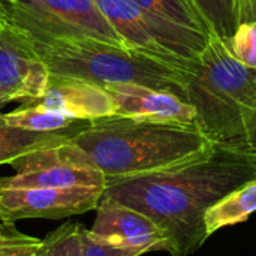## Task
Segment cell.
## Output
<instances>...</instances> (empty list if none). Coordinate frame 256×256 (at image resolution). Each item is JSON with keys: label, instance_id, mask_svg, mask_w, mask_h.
Listing matches in <instances>:
<instances>
[{"label": "cell", "instance_id": "obj_15", "mask_svg": "<svg viewBox=\"0 0 256 256\" xmlns=\"http://www.w3.org/2000/svg\"><path fill=\"white\" fill-rule=\"evenodd\" d=\"M255 212L256 178H254L225 195L220 201H218L207 210L204 216L207 236L210 237L225 226L246 222L249 216Z\"/></svg>", "mask_w": 256, "mask_h": 256}, {"label": "cell", "instance_id": "obj_18", "mask_svg": "<svg viewBox=\"0 0 256 256\" xmlns=\"http://www.w3.org/2000/svg\"><path fill=\"white\" fill-rule=\"evenodd\" d=\"M82 230L80 224H63L42 240L34 256H80Z\"/></svg>", "mask_w": 256, "mask_h": 256}, {"label": "cell", "instance_id": "obj_5", "mask_svg": "<svg viewBox=\"0 0 256 256\" xmlns=\"http://www.w3.org/2000/svg\"><path fill=\"white\" fill-rule=\"evenodd\" d=\"M9 18L48 34L129 48L94 0H2ZM130 50V48H129Z\"/></svg>", "mask_w": 256, "mask_h": 256}, {"label": "cell", "instance_id": "obj_17", "mask_svg": "<svg viewBox=\"0 0 256 256\" xmlns=\"http://www.w3.org/2000/svg\"><path fill=\"white\" fill-rule=\"evenodd\" d=\"M206 21L212 34L230 40L240 26V0H186Z\"/></svg>", "mask_w": 256, "mask_h": 256}, {"label": "cell", "instance_id": "obj_23", "mask_svg": "<svg viewBox=\"0 0 256 256\" xmlns=\"http://www.w3.org/2000/svg\"><path fill=\"white\" fill-rule=\"evenodd\" d=\"M256 22V0H240V24Z\"/></svg>", "mask_w": 256, "mask_h": 256}, {"label": "cell", "instance_id": "obj_1", "mask_svg": "<svg viewBox=\"0 0 256 256\" xmlns=\"http://www.w3.org/2000/svg\"><path fill=\"white\" fill-rule=\"evenodd\" d=\"M254 178L256 165L250 156L218 148L177 168L106 178L104 196L148 216L165 232L170 255L190 256L208 238L207 210Z\"/></svg>", "mask_w": 256, "mask_h": 256}, {"label": "cell", "instance_id": "obj_24", "mask_svg": "<svg viewBox=\"0 0 256 256\" xmlns=\"http://www.w3.org/2000/svg\"><path fill=\"white\" fill-rule=\"evenodd\" d=\"M3 26H4V6H3V2L0 0V30Z\"/></svg>", "mask_w": 256, "mask_h": 256}, {"label": "cell", "instance_id": "obj_26", "mask_svg": "<svg viewBox=\"0 0 256 256\" xmlns=\"http://www.w3.org/2000/svg\"><path fill=\"white\" fill-rule=\"evenodd\" d=\"M6 224H8V222H4V220H3V218H2V214H0V230H2Z\"/></svg>", "mask_w": 256, "mask_h": 256}, {"label": "cell", "instance_id": "obj_7", "mask_svg": "<svg viewBox=\"0 0 256 256\" xmlns=\"http://www.w3.org/2000/svg\"><path fill=\"white\" fill-rule=\"evenodd\" d=\"M104 192V188L32 189L0 186V214L8 224L30 218L62 219L84 214L96 210Z\"/></svg>", "mask_w": 256, "mask_h": 256}, {"label": "cell", "instance_id": "obj_25", "mask_svg": "<svg viewBox=\"0 0 256 256\" xmlns=\"http://www.w3.org/2000/svg\"><path fill=\"white\" fill-rule=\"evenodd\" d=\"M8 102H9V100H8V99H6V96H4V94H2V93H0V108H2V106H3V105H6V104H8Z\"/></svg>", "mask_w": 256, "mask_h": 256}, {"label": "cell", "instance_id": "obj_13", "mask_svg": "<svg viewBox=\"0 0 256 256\" xmlns=\"http://www.w3.org/2000/svg\"><path fill=\"white\" fill-rule=\"evenodd\" d=\"M110 24L124 40V44L138 52L147 54L152 58L178 68L188 72L192 64L183 62L176 54L162 46L154 38L144 12L130 0H94Z\"/></svg>", "mask_w": 256, "mask_h": 256}, {"label": "cell", "instance_id": "obj_9", "mask_svg": "<svg viewBox=\"0 0 256 256\" xmlns=\"http://www.w3.org/2000/svg\"><path fill=\"white\" fill-rule=\"evenodd\" d=\"M88 232L112 246L141 255L158 250L168 252L165 232L148 216L106 196H102L96 207V219Z\"/></svg>", "mask_w": 256, "mask_h": 256}, {"label": "cell", "instance_id": "obj_21", "mask_svg": "<svg viewBox=\"0 0 256 256\" xmlns=\"http://www.w3.org/2000/svg\"><path fill=\"white\" fill-rule=\"evenodd\" d=\"M80 256H141V254L123 248L112 246L93 237L88 230H82L81 234V252Z\"/></svg>", "mask_w": 256, "mask_h": 256}, {"label": "cell", "instance_id": "obj_22", "mask_svg": "<svg viewBox=\"0 0 256 256\" xmlns=\"http://www.w3.org/2000/svg\"><path fill=\"white\" fill-rule=\"evenodd\" d=\"M248 146H249V154L256 165V106L248 120Z\"/></svg>", "mask_w": 256, "mask_h": 256}, {"label": "cell", "instance_id": "obj_6", "mask_svg": "<svg viewBox=\"0 0 256 256\" xmlns=\"http://www.w3.org/2000/svg\"><path fill=\"white\" fill-rule=\"evenodd\" d=\"M12 177L0 178L2 188H104L106 176L90 165L69 141L45 147L14 160Z\"/></svg>", "mask_w": 256, "mask_h": 256}, {"label": "cell", "instance_id": "obj_8", "mask_svg": "<svg viewBox=\"0 0 256 256\" xmlns=\"http://www.w3.org/2000/svg\"><path fill=\"white\" fill-rule=\"evenodd\" d=\"M147 16L158 42L194 64L212 34L206 21L186 0H130Z\"/></svg>", "mask_w": 256, "mask_h": 256}, {"label": "cell", "instance_id": "obj_2", "mask_svg": "<svg viewBox=\"0 0 256 256\" xmlns=\"http://www.w3.org/2000/svg\"><path fill=\"white\" fill-rule=\"evenodd\" d=\"M69 142L106 178L177 168L218 150L194 124L117 114L87 122L70 136Z\"/></svg>", "mask_w": 256, "mask_h": 256}, {"label": "cell", "instance_id": "obj_20", "mask_svg": "<svg viewBox=\"0 0 256 256\" xmlns=\"http://www.w3.org/2000/svg\"><path fill=\"white\" fill-rule=\"evenodd\" d=\"M42 240L20 232L14 224H6L0 230V256H34Z\"/></svg>", "mask_w": 256, "mask_h": 256}, {"label": "cell", "instance_id": "obj_12", "mask_svg": "<svg viewBox=\"0 0 256 256\" xmlns=\"http://www.w3.org/2000/svg\"><path fill=\"white\" fill-rule=\"evenodd\" d=\"M105 90L114 100L117 116L195 126L194 106L172 92L141 84H110Z\"/></svg>", "mask_w": 256, "mask_h": 256}, {"label": "cell", "instance_id": "obj_14", "mask_svg": "<svg viewBox=\"0 0 256 256\" xmlns=\"http://www.w3.org/2000/svg\"><path fill=\"white\" fill-rule=\"evenodd\" d=\"M80 129L64 132H32L10 126L4 120V116L0 114V165L12 164L14 160L45 147L64 144Z\"/></svg>", "mask_w": 256, "mask_h": 256}, {"label": "cell", "instance_id": "obj_4", "mask_svg": "<svg viewBox=\"0 0 256 256\" xmlns=\"http://www.w3.org/2000/svg\"><path fill=\"white\" fill-rule=\"evenodd\" d=\"M18 39L46 66L50 75L78 78L98 86L141 84L168 90L183 99L186 72L160 63L147 54L93 39H70L48 34L6 15Z\"/></svg>", "mask_w": 256, "mask_h": 256}, {"label": "cell", "instance_id": "obj_16", "mask_svg": "<svg viewBox=\"0 0 256 256\" xmlns=\"http://www.w3.org/2000/svg\"><path fill=\"white\" fill-rule=\"evenodd\" d=\"M4 120L20 129L32 130V132H64V130H74V126L82 122L74 120L70 117H66L60 112L24 104L8 114H3ZM82 128V126H81ZM80 129V128H78Z\"/></svg>", "mask_w": 256, "mask_h": 256}, {"label": "cell", "instance_id": "obj_19", "mask_svg": "<svg viewBox=\"0 0 256 256\" xmlns=\"http://www.w3.org/2000/svg\"><path fill=\"white\" fill-rule=\"evenodd\" d=\"M225 45L240 63L256 69V22H242Z\"/></svg>", "mask_w": 256, "mask_h": 256}, {"label": "cell", "instance_id": "obj_10", "mask_svg": "<svg viewBox=\"0 0 256 256\" xmlns=\"http://www.w3.org/2000/svg\"><path fill=\"white\" fill-rule=\"evenodd\" d=\"M46 66L18 39L4 18L0 30V93L12 100H34L46 88Z\"/></svg>", "mask_w": 256, "mask_h": 256}, {"label": "cell", "instance_id": "obj_3", "mask_svg": "<svg viewBox=\"0 0 256 256\" xmlns=\"http://www.w3.org/2000/svg\"><path fill=\"white\" fill-rule=\"evenodd\" d=\"M183 99L195 110V126L218 148L249 154L248 120L256 106V69L240 63L225 42L210 34L186 72Z\"/></svg>", "mask_w": 256, "mask_h": 256}, {"label": "cell", "instance_id": "obj_11", "mask_svg": "<svg viewBox=\"0 0 256 256\" xmlns=\"http://www.w3.org/2000/svg\"><path fill=\"white\" fill-rule=\"evenodd\" d=\"M24 104L42 106L78 122H92L116 114L111 94L90 81L50 75L44 94Z\"/></svg>", "mask_w": 256, "mask_h": 256}]
</instances>
